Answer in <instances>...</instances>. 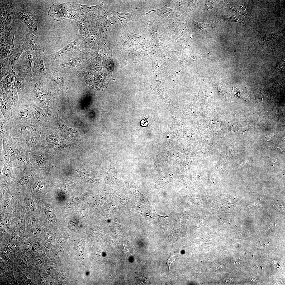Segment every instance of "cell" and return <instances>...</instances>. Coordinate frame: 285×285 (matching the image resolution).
Segmentation results:
<instances>
[{"mask_svg":"<svg viewBox=\"0 0 285 285\" xmlns=\"http://www.w3.org/2000/svg\"><path fill=\"white\" fill-rule=\"evenodd\" d=\"M177 255L176 253H174L171 255L167 261V263L169 268L171 265L174 262L177 258Z\"/></svg>","mask_w":285,"mask_h":285,"instance_id":"4dcf8cb0","label":"cell"},{"mask_svg":"<svg viewBox=\"0 0 285 285\" xmlns=\"http://www.w3.org/2000/svg\"><path fill=\"white\" fill-rule=\"evenodd\" d=\"M1 154L6 155L10 159L18 154L23 148L20 141L11 136L1 140Z\"/></svg>","mask_w":285,"mask_h":285,"instance_id":"9c48e42d","label":"cell"},{"mask_svg":"<svg viewBox=\"0 0 285 285\" xmlns=\"http://www.w3.org/2000/svg\"><path fill=\"white\" fill-rule=\"evenodd\" d=\"M11 127L4 120V118L0 112V140L11 136Z\"/></svg>","mask_w":285,"mask_h":285,"instance_id":"7402d4cb","label":"cell"},{"mask_svg":"<svg viewBox=\"0 0 285 285\" xmlns=\"http://www.w3.org/2000/svg\"><path fill=\"white\" fill-rule=\"evenodd\" d=\"M21 261V264H22V265L25 266L27 265V262L26 261V260L24 259H22Z\"/></svg>","mask_w":285,"mask_h":285,"instance_id":"f35d334b","label":"cell"},{"mask_svg":"<svg viewBox=\"0 0 285 285\" xmlns=\"http://www.w3.org/2000/svg\"><path fill=\"white\" fill-rule=\"evenodd\" d=\"M27 73L21 70L15 76L13 86L17 90L20 103H22L26 99V92L24 82Z\"/></svg>","mask_w":285,"mask_h":285,"instance_id":"9a60e30c","label":"cell"},{"mask_svg":"<svg viewBox=\"0 0 285 285\" xmlns=\"http://www.w3.org/2000/svg\"><path fill=\"white\" fill-rule=\"evenodd\" d=\"M25 202L28 207L31 210H33L35 207V204L33 200L29 197H27Z\"/></svg>","mask_w":285,"mask_h":285,"instance_id":"f546056e","label":"cell"},{"mask_svg":"<svg viewBox=\"0 0 285 285\" xmlns=\"http://www.w3.org/2000/svg\"><path fill=\"white\" fill-rule=\"evenodd\" d=\"M13 83L14 82L9 90L10 97L13 107L20 103L17 91L13 86Z\"/></svg>","mask_w":285,"mask_h":285,"instance_id":"4316f807","label":"cell"},{"mask_svg":"<svg viewBox=\"0 0 285 285\" xmlns=\"http://www.w3.org/2000/svg\"><path fill=\"white\" fill-rule=\"evenodd\" d=\"M28 101L34 115V124L39 127L42 130L46 129L49 120L46 112L34 103Z\"/></svg>","mask_w":285,"mask_h":285,"instance_id":"5bb4252c","label":"cell"},{"mask_svg":"<svg viewBox=\"0 0 285 285\" xmlns=\"http://www.w3.org/2000/svg\"><path fill=\"white\" fill-rule=\"evenodd\" d=\"M80 7L82 11L85 13H91L97 9H99V6L86 5L80 4Z\"/></svg>","mask_w":285,"mask_h":285,"instance_id":"83f0119b","label":"cell"},{"mask_svg":"<svg viewBox=\"0 0 285 285\" xmlns=\"http://www.w3.org/2000/svg\"><path fill=\"white\" fill-rule=\"evenodd\" d=\"M28 155L36 172L40 175L47 176L49 171L50 155L42 147L28 153Z\"/></svg>","mask_w":285,"mask_h":285,"instance_id":"277c9868","label":"cell"},{"mask_svg":"<svg viewBox=\"0 0 285 285\" xmlns=\"http://www.w3.org/2000/svg\"><path fill=\"white\" fill-rule=\"evenodd\" d=\"M15 75L16 72L14 71L0 80V92H4L9 90L15 80Z\"/></svg>","mask_w":285,"mask_h":285,"instance_id":"44dd1931","label":"cell"},{"mask_svg":"<svg viewBox=\"0 0 285 285\" xmlns=\"http://www.w3.org/2000/svg\"><path fill=\"white\" fill-rule=\"evenodd\" d=\"M33 60L31 51L25 50L20 56L18 60L13 66V70L15 72L22 70L26 72L28 75H33L32 71L31 63Z\"/></svg>","mask_w":285,"mask_h":285,"instance_id":"7c38bea8","label":"cell"},{"mask_svg":"<svg viewBox=\"0 0 285 285\" xmlns=\"http://www.w3.org/2000/svg\"><path fill=\"white\" fill-rule=\"evenodd\" d=\"M31 232L33 235L37 236L40 234L41 230L40 227H35L32 229Z\"/></svg>","mask_w":285,"mask_h":285,"instance_id":"d6a6232c","label":"cell"},{"mask_svg":"<svg viewBox=\"0 0 285 285\" xmlns=\"http://www.w3.org/2000/svg\"><path fill=\"white\" fill-rule=\"evenodd\" d=\"M17 27L16 26L12 31H5L0 33V44L5 42H13L15 33Z\"/></svg>","mask_w":285,"mask_h":285,"instance_id":"484cf974","label":"cell"},{"mask_svg":"<svg viewBox=\"0 0 285 285\" xmlns=\"http://www.w3.org/2000/svg\"><path fill=\"white\" fill-rule=\"evenodd\" d=\"M44 50L31 52L34 63L32 74L33 76L44 79H47L49 74L45 68L43 55Z\"/></svg>","mask_w":285,"mask_h":285,"instance_id":"8fae6325","label":"cell"},{"mask_svg":"<svg viewBox=\"0 0 285 285\" xmlns=\"http://www.w3.org/2000/svg\"><path fill=\"white\" fill-rule=\"evenodd\" d=\"M14 71L13 67L9 65L5 59H0V80Z\"/></svg>","mask_w":285,"mask_h":285,"instance_id":"cb8c5ba5","label":"cell"},{"mask_svg":"<svg viewBox=\"0 0 285 285\" xmlns=\"http://www.w3.org/2000/svg\"><path fill=\"white\" fill-rule=\"evenodd\" d=\"M22 45L25 50L31 52L44 50L43 45L38 37L33 35L30 31L26 34Z\"/></svg>","mask_w":285,"mask_h":285,"instance_id":"e0dca14e","label":"cell"},{"mask_svg":"<svg viewBox=\"0 0 285 285\" xmlns=\"http://www.w3.org/2000/svg\"><path fill=\"white\" fill-rule=\"evenodd\" d=\"M39 244L37 242H35L33 244L31 249L34 251H35L39 249Z\"/></svg>","mask_w":285,"mask_h":285,"instance_id":"e575fe53","label":"cell"},{"mask_svg":"<svg viewBox=\"0 0 285 285\" xmlns=\"http://www.w3.org/2000/svg\"><path fill=\"white\" fill-rule=\"evenodd\" d=\"M28 223L30 226L34 225L35 223L36 220L35 217L32 215L29 216L28 218Z\"/></svg>","mask_w":285,"mask_h":285,"instance_id":"836d02e7","label":"cell"},{"mask_svg":"<svg viewBox=\"0 0 285 285\" xmlns=\"http://www.w3.org/2000/svg\"><path fill=\"white\" fill-rule=\"evenodd\" d=\"M41 129L36 125L16 122L12 125L11 131V136L18 140L41 132Z\"/></svg>","mask_w":285,"mask_h":285,"instance_id":"ba28073f","label":"cell"},{"mask_svg":"<svg viewBox=\"0 0 285 285\" xmlns=\"http://www.w3.org/2000/svg\"><path fill=\"white\" fill-rule=\"evenodd\" d=\"M46 213L48 220L51 222H54L56 220V216L53 211L49 207L46 208Z\"/></svg>","mask_w":285,"mask_h":285,"instance_id":"f1b7e54d","label":"cell"},{"mask_svg":"<svg viewBox=\"0 0 285 285\" xmlns=\"http://www.w3.org/2000/svg\"><path fill=\"white\" fill-rule=\"evenodd\" d=\"M13 1H0L1 31H11L16 27L14 25L16 18L12 8Z\"/></svg>","mask_w":285,"mask_h":285,"instance_id":"5b68a950","label":"cell"},{"mask_svg":"<svg viewBox=\"0 0 285 285\" xmlns=\"http://www.w3.org/2000/svg\"><path fill=\"white\" fill-rule=\"evenodd\" d=\"M48 82L47 79L27 74L24 82L26 99L41 108L47 114L53 103L52 94L49 90Z\"/></svg>","mask_w":285,"mask_h":285,"instance_id":"6da1fadb","label":"cell"},{"mask_svg":"<svg viewBox=\"0 0 285 285\" xmlns=\"http://www.w3.org/2000/svg\"><path fill=\"white\" fill-rule=\"evenodd\" d=\"M4 158L3 167L1 170L2 180L4 187L8 188L14 179V173L10 158L7 155L1 154Z\"/></svg>","mask_w":285,"mask_h":285,"instance_id":"2e32d148","label":"cell"},{"mask_svg":"<svg viewBox=\"0 0 285 285\" xmlns=\"http://www.w3.org/2000/svg\"><path fill=\"white\" fill-rule=\"evenodd\" d=\"M1 112L5 121L12 127L15 122L12 115L13 105L10 98L9 91L0 92Z\"/></svg>","mask_w":285,"mask_h":285,"instance_id":"30bf717a","label":"cell"},{"mask_svg":"<svg viewBox=\"0 0 285 285\" xmlns=\"http://www.w3.org/2000/svg\"><path fill=\"white\" fill-rule=\"evenodd\" d=\"M12 205L11 201L9 199H7L4 202L3 207L5 209L7 210L11 207Z\"/></svg>","mask_w":285,"mask_h":285,"instance_id":"1f68e13d","label":"cell"},{"mask_svg":"<svg viewBox=\"0 0 285 285\" xmlns=\"http://www.w3.org/2000/svg\"><path fill=\"white\" fill-rule=\"evenodd\" d=\"M32 245L33 243L31 241H27L25 244L26 248L28 249H31Z\"/></svg>","mask_w":285,"mask_h":285,"instance_id":"74e56055","label":"cell"},{"mask_svg":"<svg viewBox=\"0 0 285 285\" xmlns=\"http://www.w3.org/2000/svg\"><path fill=\"white\" fill-rule=\"evenodd\" d=\"M18 140L28 153L40 148L43 145L41 132Z\"/></svg>","mask_w":285,"mask_h":285,"instance_id":"4fadbf2b","label":"cell"},{"mask_svg":"<svg viewBox=\"0 0 285 285\" xmlns=\"http://www.w3.org/2000/svg\"><path fill=\"white\" fill-rule=\"evenodd\" d=\"M82 12L80 4L68 2L53 4L50 7L48 14L54 20L60 21L66 18L77 20Z\"/></svg>","mask_w":285,"mask_h":285,"instance_id":"7a4b0ae2","label":"cell"},{"mask_svg":"<svg viewBox=\"0 0 285 285\" xmlns=\"http://www.w3.org/2000/svg\"><path fill=\"white\" fill-rule=\"evenodd\" d=\"M47 238L49 241H52L54 240L55 236L53 234L50 233L47 235Z\"/></svg>","mask_w":285,"mask_h":285,"instance_id":"8d00e7d4","label":"cell"},{"mask_svg":"<svg viewBox=\"0 0 285 285\" xmlns=\"http://www.w3.org/2000/svg\"><path fill=\"white\" fill-rule=\"evenodd\" d=\"M12 8L16 19L23 23L30 31L38 37V20L32 8L22 2L13 3Z\"/></svg>","mask_w":285,"mask_h":285,"instance_id":"3957f363","label":"cell"},{"mask_svg":"<svg viewBox=\"0 0 285 285\" xmlns=\"http://www.w3.org/2000/svg\"><path fill=\"white\" fill-rule=\"evenodd\" d=\"M10 159L14 173V179L25 172L35 169L30 161L28 153L24 148L18 154Z\"/></svg>","mask_w":285,"mask_h":285,"instance_id":"8992f818","label":"cell"},{"mask_svg":"<svg viewBox=\"0 0 285 285\" xmlns=\"http://www.w3.org/2000/svg\"><path fill=\"white\" fill-rule=\"evenodd\" d=\"M25 50L22 45L13 50L5 58L10 66L13 67Z\"/></svg>","mask_w":285,"mask_h":285,"instance_id":"ffe728a7","label":"cell"},{"mask_svg":"<svg viewBox=\"0 0 285 285\" xmlns=\"http://www.w3.org/2000/svg\"><path fill=\"white\" fill-rule=\"evenodd\" d=\"M110 13L117 20L121 30L123 29L126 24L132 19L133 16V12L124 13L112 10Z\"/></svg>","mask_w":285,"mask_h":285,"instance_id":"d6986e66","label":"cell"},{"mask_svg":"<svg viewBox=\"0 0 285 285\" xmlns=\"http://www.w3.org/2000/svg\"><path fill=\"white\" fill-rule=\"evenodd\" d=\"M5 222L7 226H9L11 222V219L10 216L8 215L5 216L4 218Z\"/></svg>","mask_w":285,"mask_h":285,"instance_id":"d590c367","label":"cell"},{"mask_svg":"<svg viewBox=\"0 0 285 285\" xmlns=\"http://www.w3.org/2000/svg\"><path fill=\"white\" fill-rule=\"evenodd\" d=\"M12 115L16 122L34 124V115L28 101L13 107Z\"/></svg>","mask_w":285,"mask_h":285,"instance_id":"52a82bcc","label":"cell"},{"mask_svg":"<svg viewBox=\"0 0 285 285\" xmlns=\"http://www.w3.org/2000/svg\"><path fill=\"white\" fill-rule=\"evenodd\" d=\"M39 175L35 180L32 187V191L35 193H40L44 189L45 187L44 177Z\"/></svg>","mask_w":285,"mask_h":285,"instance_id":"d4e9b609","label":"cell"},{"mask_svg":"<svg viewBox=\"0 0 285 285\" xmlns=\"http://www.w3.org/2000/svg\"><path fill=\"white\" fill-rule=\"evenodd\" d=\"M13 42H5L0 44V59L6 58L14 49Z\"/></svg>","mask_w":285,"mask_h":285,"instance_id":"603a6c76","label":"cell"},{"mask_svg":"<svg viewBox=\"0 0 285 285\" xmlns=\"http://www.w3.org/2000/svg\"><path fill=\"white\" fill-rule=\"evenodd\" d=\"M3 257L5 259H6L7 260H9L10 258L9 256L7 254H4Z\"/></svg>","mask_w":285,"mask_h":285,"instance_id":"ab89813d","label":"cell"},{"mask_svg":"<svg viewBox=\"0 0 285 285\" xmlns=\"http://www.w3.org/2000/svg\"><path fill=\"white\" fill-rule=\"evenodd\" d=\"M39 175L36 172L35 169L25 172L14 179L15 180L16 186L20 188L25 187L32 182L34 181Z\"/></svg>","mask_w":285,"mask_h":285,"instance_id":"ac0fdd59","label":"cell"}]
</instances>
